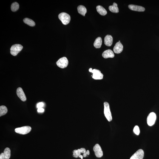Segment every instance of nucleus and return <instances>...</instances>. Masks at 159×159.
Instances as JSON below:
<instances>
[{
	"label": "nucleus",
	"instance_id": "nucleus-10",
	"mask_svg": "<svg viewBox=\"0 0 159 159\" xmlns=\"http://www.w3.org/2000/svg\"><path fill=\"white\" fill-rule=\"evenodd\" d=\"M16 93L19 98L23 101H25L27 100L26 96L23 89L21 88H18L17 89Z\"/></svg>",
	"mask_w": 159,
	"mask_h": 159
},
{
	"label": "nucleus",
	"instance_id": "nucleus-23",
	"mask_svg": "<svg viewBox=\"0 0 159 159\" xmlns=\"http://www.w3.org/2000/svg\"><path fill=\"white\" fill-rule=\"evenodd\" d=\"M73 157L75 158H77L79 157V155H81V152L80 149H79L77 150H75L73 151Z\"/></svg>",
	"mask_w": 159,
	"mask_h": 159
},
{
	"label": "nucleus",
	"instance_id": "nucleus-11",
	"mask_svg": "<svg viewBox=\"0 0 159 159\" xmlns=\"http://www.w3.org/2000/svg\"><path fill=\"white\" fill-rule=\"evenodd\" d=\"M123 46L121 42H118L115 44L114 48V51L115 53L119 54L122 51Z\"/></svg>",
	"mask_w": 159,
	"mask_h": 159
},
{
	"label": "nucleus",
	"instance_id": "nucleus-21",
	"mask_svg": "<svg viewBox=\"0 0 159 159\" xmlns=\"http://www.w3.org/2000/svg\"><path fill=\"white\" fill-rule=\"evenodd\" d=\"M7 112V108L4 106H1L0 107V116L5 115Z\"/></svg>",
	"mask_w": 159,
	"mask_h": 159
},
{
	"label": "nucleus",
	"instance_id": "nucleus-29",
	"mask_svg": "<svg viewBox=\"0 0 159 159\" xmlns=\"http://www.w3.org/2000/svg\"><path fill=\"white\" fill-rule=\"evenodd\" d=\"M87 154H86V153H84L83 154V157H87Z\"/></svg>",
	"mask_w": 159,
	"mask_h": 159
},
{
	"label": "nucleus",
	"instance_id": "nucleus-8",
	"mask_svg": "<svg viewBox=\"0 0 159 159\" xmlns=\"http://www.w3.org/2000/svg\"><path fill=\"white\" fill-rule=\"evenodd\" d=\"M93 150L95 152V155L97 157L101 158L103 156V154L101 146L98 144L95 145L93 148Z\"/></svg>",
	"mask_w": 159,
	"mask_h": 159
},
{
	"label": "nucleus",
	"instance_id": "nucleus-6",
	"mask_svg": "<svg viewBox=\"0 0 159 159\" xmlns=\"http://www.w3.org/2000/svg\"><path fill=\"white\" fill-rule=\"evenodd\" d=\"M157 116L156 114L154 112H151L148 115L147 121V123L149 126H152L154 124L156 120Z\"/></svg>",
	"mask_w": 159,
	"mask_h": 159
},
{
	"label": "nucleus",
	"instance_id": "nucleus-16",
	"mask_svg": "<svg viewBox=\"0 0 159 159\" xmlns=\"http://www.w3.org/2000/svg\"><path fill=\"white\" fill-rule=\"evenodd\" d=\"M77 9L79 13L83 16H85L87 12V9L83 5H80L78 6Z\"/></svg>",
	"mask_w": 159,
	"mask_h": 159
},
{
	"label": "nucleus",
	"instance_id": "nucleus-13",
	"mask_svg": "<svg viewBox=\"0 0 159 159\" xmlns=\"http://www.w3.org/2000/svg\"><path fill=\"white\" fill-rule=\"evenodd\" d=\"M128 7L130 10L134 11L143 12L145 10L144 8L141 6L130 4L128 6Z\"/></svg>",
	"mask_w": 159,
	"mask_h": 159
},
{
	"label": "nucleus",
	"instance_id": "nucleus-22",
	"mask_svg": "<svg viewBox=\"0 0 159 159\" xmlns=\"http://www.w3.org/2000/svg\"><path fill=\"white\" fill-rule=\"evenodd\" d=\"M19 7V4L18 3L15 2L12 4L11 8L12 11L15 12L18 10Z\"/></svg>",
	"mask_w": 159,
	"mask_h": 159
},
{
	"label": "nucleus",
	"instance_id": "nucleus-26",
	"mask_svg": "<svg viewBox=\"0 0 159 159\" xmlns=\"http://www.w3.org/2000/svg\"><path fill=\"white\" fill-rule=\"evenodd\" d=\"M44 109L42 108H39L38 109V112L39 113L44 112Z\"/></svg>",
	"mask_w": 159,
	"mask_h": 159
},
{
	"label": "nucleus",
	"instance_id": "nucleus-14",
	"mask_svg": "<svg viewBox=\"0 0 159 159\" xmlns=\"http://www.w3.org/2000/svg\"><path fill=\"white\" fill-rule=\"evenodd\" d=\"M113 42V38L110 35H106L104 38V43L106 45L111 46Z\"/></svg>",
	"mask_w": 159,
	"mask_h": 159
},
{
	"label": "nucleus",
	"instance_id": "nucleus-9",
	"mask_svg": "<svg viewBox=\"0 0 159 159\" xmlns=\"http://www.w3.org/2000/svg\"><path fill=\"white\" fill-rule=\"evenodd\" d=\"M144 155V151L142 149H140L131 157L130 159H143Z\"/></svg>",
	"mask_w": 159,
	"mask_h": 159
},
{
	"label": "nucleus",
	"instance_id": "nucleus-20",
	"mask_svg": "<svg viewBox=\"0 0 159 159\" xmlns=\"http://www.w3.org/2000/svg\"><path fill=\"white\" fill-rule=\"evenodd\" d=\"M24 22L27 25L30 26H33L35 25V23L33 20L29 19V18H26L23 20Z\"/></svg>",
	"mask_w": 159,
	"mask_h": 159
},
{
	"label": "nucleus",
	"instance_id": "nucleus-17",
	"mask_svg": "<svg viewBox=\"0 0 159 159\" xmlns=\"http://www.w3.org/2000/svg\"><path fill=\"white\" fill-rule=\"evenodd\" d=\"M102 39L100 37H99L95 39L94 43V46L96 48H99L101 47L102 44Z\"/></svg>",
	"mask_w": 159,
	"mask_h": 159
},
{
	"label": "nucleus",
	"instance_id": "nucleus-5",
	"mask_svg": "<svg viewBox=\"0 0 159 159\" xmlns=\"http://www.w3.org/2000/svg\"><path fill=\"white\" fill-rule=\"evenodd\" d=\"M68 64V60L66 57H63L60 59L56 62L57 65L61 68H66Z\"/></svg>",
	"mask_w": 159,
	"mask_h": 159
},
{
	"label": "nucleus",
	"instance_id": "nucleus-31",
	"mask_svg": "<svg viewBox=\"0 0 159 159\" xmlns=\"http://www.w3.org/2000/svg\"><path fill=\"white\" fill-rule=\"evenodd\" d=\"M80 157V158H81V159H83V156L81 155H79V157Z\"/></svg>",
	"mask_w": 159,
	"mask_h": 159
},
{
	"label": "nucleus",
	"instance_id": "nucleus-7",
	"mask_svg": "<svg viewBox=\"0 0 159 159\" xmlns=\"http://www.w3.org/2000/svg\"><path fill=\"white\" fill-rule=\"evenodd\" d=\"M93 73L92 78L95 80H101L103 78V75L101 73V71L96 69H94L92 71Z\"/></svg>",
	"mask_w": 159,
	"mask_h": 159
},
{
	"label": "nucleus",
	"instance_id": "nucleus-25",
	"mask_svg": "<svg viewBox=\"0 0 159 159\" xmlns=\"http://www.w3.org/2000/svg\"><path fill=\"white\" fill-rule=\"evenodd\" d=\"M44 103L42 102H40L38 103L37 104V107L38 108H42L44 106Z\"/></svg>",
	"mask_w": 159,
	"mask_h": 159
},
{
	"label": "nucleus",
	"instance_id": "nucleus-33",
	"mask_svg": "<svg viewBox=\"0 0 159 159\" xmlns=\"http://www.w3.org/2000/svg\"><path fill=\"white\" fill-rule=\"evenodd\" d=\"M118 42H120V41H119Z\"/></svg>",
	"mask_w": 159,
	"mask_h": 159
},
{
	"label": "nucleus",
	"instance_id": "nucleus-3",
	"mask_svg": "<svg viewBox=\"0 0 159 159\" xmlns=\"http://www.w3.org/2000/svg\"><path fill=\"white\" fill-rule=\"evenodd\" d=\"M23 48V46L19 44L13 45L10 48L11 54L13 56H16L22 50Z\"/></svg>",
	"mask_w": 159,
	"mask_h": 159
},
{
	"label": "nucleus",
	"instance_id": "nucleus-1",
	"mask_svg": "<svg viewBox=\"0 0 159 159\" xmlns=\"http://www.w3.org/2000/svg\"><path fill=\"white\" fill-rule=\"evenodd\" d=\"M104 112L105 116L108 121L110 122L112 121V118L110 108L109 105L107 102H105L104 103Z\"/></svg>",
	"mask_w": 159,
	"mask_h": 159
},
{
	"label": "nucleus",
	"instance_id": "nucleus-32",
	"mask_svg": "<svg viewBox=\"0 0 159 159\" xmlns=\"http://www.w3.org/2000/svg\"><path fill=\"white\" fill-rule=\"evenodd\" d=\"M92 68H90L89 69V71L90 72H91L92 71Z\"/></svg>",
	"mask_w": 159,
	"mask_h": 159
},
{
	"label": "nucleus",
	"instance_id": "nucleus-2",
	"mask_svg": "<svg viewBox=\"0 0 159 159\" xmlns=\"http://www.w3.org/2000/svg\"><path fill=\"white\" fill-rule=\"evenodd\" d=\"M58 18L64 25H67L68 24L70 21V15L65 13L60 14L58 15Z\"/></svg>",
	"mask_w": 159,
	"mask_h": 159
},
{
	"label": "nucleus",
	"instance_id": "nucleus-4",
	"mask_svg": "<svg viewBox=\"0 0 159 159\" xmlns=\"http://www.w3.org/2000/svg\"><path fill=\"white\" fill-rule=\"evenodd\" d=\"M31 128L30 126H24L16 128L15 129V131L17 133L24 135L29 133L31 131Z\"/></svg>",
	"mask_w": 159,
	"mask_h": 159
},
{
	"label": "nucleus",
	"instance_id": "nucleus-12",
	"mask_svg": "<svg viewBox=\"0 0 159 159\" xmlns=\"http://www.w3.org/2000/svg\"><path fill=\"white\" fill-rule=\"evenodd\" d=\"M103 58H113L114 57V52L112 50H108L105 51L102 54Z\"/></svg>",
	"mask_w": 159,
	"mask_h": 159
},
{
	"label": "nucleus",
	"instance_id": "nucleus-24",
	"mask_svg": "<svg viewBox=\"0 0 159 159\" xmlns=\"http://www.w3.org/2000/svg\"><path fill=\"white\" fill-rule=\"evenodd\" d=\"M133 131L134 133L136 135H139L140 133V129L139 127L138 126H136L134 127Z\"/></svg>",
	"mask_w": 159,
	"mask_h": 159
},
{
	"label": "nucleus",
	"instance_id": "nucleus-18",
	"mask_svg": "<svg viewBox=\"0 0 159 159\" xmlns=\"http://www.w3.org/2000/svg\"><path fill=\"white\" fill-rule=\"evenodd\" d=\"M109 9L111 12L113 13H118L119 12V9L118 7V5L116 3L114 2L113 5L109 6Z\"/></svg>",
	"mask_w": 159,
	"mask_h": 159
},
{
	"label": "nucleus",
	"instance_id": "nucleus-30",
	"mask_svg": "<svg viewBox=\"0 0 159 159\" xmlns=\"http://www.w3.org/2000/svg\"><path fill=\"white\" fill-rule=\"evenodd\" d=\"M86 153L87 154V155H89L90 154V152L88 150H87V151H86Z\"/></svg>",
	"mask_w": 159,
	"mask_h": 159
},
{
	"label": "nucleus",
	"instance_id": "nucleus-19",
	"mask_svg": "<svg viewBox=\"0 0 159 159\" xmlns=\"http://www.w3.org/2000/svg\"><path fill=\"white\" fill-rule=\"evenodd\" d=\"M4 159H9L11 156V151L8 148H6L4 152Z\"/></svg>",
	"mask_w": 159,
	"mask_h": 159
},
{
	"label": "nucleus",
	"instance_id": "nucleus-27",
	"mask_svg": "<svg viewBox=\"0 0 159 159\" xmlns=\"http://www.w3.org/2000/svg\"><path fill=\"white\" fill-rule=\"evenodd\" d=\"M81 150V152L82 153H84L86 152V149L84 148H81L80 149Z\"/></svg>",
	"mask_w": 159,
	"mask_h": 159
},
{
	"label": "nucleus",
	"instance_id": "nucleus-28",
	"mask_svg": "<svg viewBox=\"0 0 159 159\" xmlns=\"http://www.w3.org/2000/svg\"><path fill=\"white\" fill-rule=\"evenodd\" d=\"M0 159H4L3 153H1L0 154Z\"/></svg>",
	"mask_w": 159,
	"mask_h": 159
},
{
	"label": "nucleus",
	"instance_id": "nucleus-15",
	"mask_svg": "<svg viewBox=\"0 0 159 159\" xmlns=\"http://www.w3.org/2000/svg\"><path fill=\"white\" fill-rule=\"evenodd\" d=\"M97 12L101 15L104 16L107 14V12L104 7L101 5H98L96 7Z\"/></svg>",
	"mask_w": 159,
	"mask_h": 159
}]
</instances>
